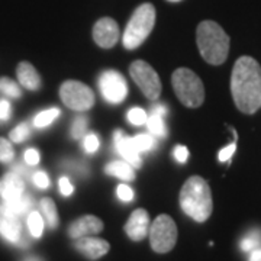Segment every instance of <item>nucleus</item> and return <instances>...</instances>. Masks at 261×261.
<instances>
[{
	"instance_id": "58836bf2",
	"label": "nucleus",
	"mask_w": 261,
	"mask_h": 261,
	"mask_svg": "<svg viewBox=\"0 0 261 261\" xmlns=\"http://www.w3.org/2000/svg\"><path fill=\"white\" fill-rule=\"evenodd\" d=\"M151 111H152L151 113H155V115H160V116H163V118H164V116L167 115L168 109L166 108V106H164V105L157 103V105H154V106L151 108Z\"/></svg>"
},
{
	"instance_id": "5701e85b",
	"label": "nucleus",
	"mask_w": 261,
	"mask_h": 261,
	"mask_svg": "<svg viewBox=\"0 0 261 261\" xmlns=\"http://www.w3.org/2000/svg\"><path fill=\"white\" fill-rule=\"evenodd\" d=\"M58 116H60V109H57V108L47 109L44 112L38 113L37 116H35V119H34V125L37 128H45V126L51 125L53 122L56 121Z\"/></svg>"
},
{
	"instance_id": "c85d7f7f",
	"label": "nucleus",
	"mask_w": 261,
	"mask_h": 261,
	"mask_svg": "<svg viewBox=\"0 0 261 261\" xmlns=\"http://www.w3.org/2000/svg\"><path fill=\"white\" fill-rule=\"evenodd\" d=\"M29 135H31V129H29L28 123H25V122L18 125L15 129L10 130V140L13 142H23Z\"/></svg>"
},
{
	"instance_id": "6ab92c4d",
	"label": "nucleus",
	"mask_w": 261,
	"mask_h": 261,
	"mask_svg": "<svg viewBox=\"0 0 261 261\" xmlns=\"http://www.w3.org/2000/svg\"><path fill=\"white\" fill-rule=\"evenodd\" d=\"M39 207H41V214L44 221L51 229H56L58 226V212H57V206L53 199L49 197H44L39 202Z\"/></svg>"
},
{
	"instance_id": "f704fd0d",
	"label": "nucleus",
	"mask_w": 261,
	"mask_h": 261,
	"mask_svg": "<svg viewBox=\"0 0 261 261\" xmlns=\"http://www.w3.org/2000/svg\"><path fill=\"white\" fill-rule=\"evenodd\" d=\"M32 181L34 185L39 189H47L49 186V180H48V176L44 173V171H37L34 176H32Z\"/></svg>"
},
{
	"instance_id": "a19ab883",
	"label": "nucleus",
	"mask_w": 261,
	"mask_h": 261,
	"mask_svg": "<svg viewBox=\"0 0 261 261\" xmlns=\"http://www.w3.org/2000/svg\"><path fill=\"white\" fill-rule=\"evenodd\" d=\"M25 261H42V260H39L38 257H29V258H27Z\"/></svg>"
},
{
	"instance_id": "a878e982",
	"label": "nucleus",
	"mask_w": 261,
	"mask_h": 261,
	"mask_svg": "<svg viewBox=\"0 0 261 261\" xmlns=\"http://www.w3.org/2000/svg\"><path fill=\"white\" fill-rule=\"evenodd\" d=\"M132 144L138 152H144V151H149L155 147V140L149 134H141V135H137L132 138Z\"/></svg>"
},
{
	"instance_id": "7c9ffc66",
	"label": "nucleus",
	"mask_w": 261,
	"mask_h": 261,
	"mask_svg": "<svg viewBox=\"0 0 261 261\" xmlns=\"http://www.w3.org/2000/svg\"><path fill=\"white\" fill-rule=\"evenodd\" d=\"M99 145H100V141H99V138L94 134H90V135L84 137V149L87 152H90V154L96 152L99 149Z\"/></svg>"
},
{
	"instance_id": "6e6552de",
	"label": "nucleus",
	"mask_w": 261,
	"mask_h": 261,
	"mask_svg": "<svg viewBox=\"0 0 261 261\" xmlns=\"http://www.w3.org/2000/svg\"><path fill=\"white\" fill-rule=\"evenodd\" d=\"M129 74L147 99L149 100L159 99L161 94V80L157 71L148 63L142 60L134 61L129 67Z\"/></svg>"
},
{
	"instance_id": "4c0bfd02",
	"label": "nucleus",
	"mask_w": 261,
	"mask_h": 261,
	"mask_svg": "<svg viewBox=\"0 0 261 261\" xmlns=\"http://www.w3.org/2000/svg\"><path fill=\"white\" fill-rule=\"evenodd\" d=\"M10 118V105L8 100H0V119L8 121Z\"/></svg>"
},
{
	"instance_id": "79ce46f5",
	"label": "nucleus",
	"mask_w": 261,
	"mask_h": 261,
	"mask_svg": "<svg viewBox=\"0 0 261 261\" xmlns=\"http://www.w3.org/2000/svg\"><path fill=\"white\" fill-rule=\"evenodd\" d=\"M168 2H171V3H177V2H180V0H168Z\"/></svg>"
},
{
	"instance_id": "72a5a7b5",
	"label": "nucleus",
	"mask_w": 261,
	"mask_h": 261,
	"mask_svg": "<svg viewBox=\"0 0 261 261\" xmlns=\"http://www.w3.org/2000/svg\"><path fill=\"white\" fill-rule=\"evenodd\" d=\"M173 155L177 163L180 164H185L189 159V149L185 145H176V148L173 149Z\"/></svg>"
},
{
	"instance_id": "c9c22d12",
	"label": "nucleus",
	"mask_w": 261,
	"mask_h": 261,
	"mask_svg": "<svg viewBox=\"0 0 261 261\" xmlns=\"http://www.w3.org/2000/svg\"><path fill=\"white\" fill-rule=\"evenodd\" d=\"M39 160H41V155H39V152H38L37 149H27V152H25V161H27L28 166H37L38 163H39Z\"/></svg>"
},
{
	"instance_id": "f8f14e48",
	"label": "nucleus",
	"mask_w": 261,
	"mask_h": 261,
	"mask_svg": "<svg viewBox=\"0 0 261 261\" xmlns=\"http://www.w3.org/2000/svg\"><path fill=\"white\" fill-rule=\"evenodd\" d=\"M103 231V222L93 215H84L82 218L75 219L68 226V235L73 240H79L83 237H92Z\"/></svg>"
},
{
	"instance_id": "ea45409f",
	"label": "nucleus",
	"mask_w": 261,
	"mask_h": 261,
	"mask_svg": "<svg viewBox=\"0 0 261 261\" xmlns=\"http://www.w3.org/2000/svg\"><path fill=\"white\" fill-rule=\"evenodd\" d=\"M250 261H261V247L260 248H255L254 251H251Z\"/></svg>"
},
{
	"instance_id": "4468645a",
	"label": "nucleus",
	"mask_w": 261,
	"mask_h": 261,
	"mask_svg": "<svg viewBox=\"0 0 261 261\" xmlns=\"http://www.w3.org/2000/svg\"><path fill=\"white\" fill-rule=\"evenodd\" d=\"M74 247L80 254H83L89 260H97L108 254L111 250V245L108 241L102 238H94V237H83L75 240Z\"/></svg>"
},
{
	"instance_id": "b1692460",
	"label": "nucleus",
	"mask_w": 261,
	"mask_h": 261,
	"mask_svg": "<svg viewBox=\"0 0 261 261\" xmlns=\"http://www.w3.org/2000/svg\"><path fill=\"white\" fill-rule=\"evenodd\" d=\"M28 228L34 238H39L44 232V218L38 212H31L28 215Z\"/></svg>"
},
{
	"instance_id": "f3484780",
	"label": "nucleus",
	"mask_w": 261,
	"mask_h": 261,
	"mask_svg": "<svg viewBox=\"0 0 261 261\" xmlns=\"http://www.w3.org/2000/svg\"><path fill=\"white\" fill-rule=\"evenodd\" d=\"M16 74H18L19 83L22 84V87L28 89V90H38L41 87V77L35 70V67L28 63V61H22L16 68Z\"/></svg>"
},
{
	"instance_id": "c756f323",
	"label": "nucleus",
	"mask_w": 261,
	"mask_h": 261,
	"mask_svg": "<svg viewBox=\"0 0 261 261\" xmlns=\"http://www.w3.org/2000/svg\"><path fill=\"white\" fill-rule=\"evenodd\" d=\"M86 130H87V119L84 116L75 118L74 123L71 126V137L74 140H80L86 135Z\"/></svg>"
},
{
	"instance_id": "0eeeda50",
	"label": "nucleus",
	"mask_w": 261,
	"mask_h": 261,
	"mask_svg": "<svg viewBox=\"0 0 261 261\" xmlns=\"http://www.w3.org/2000/svg\"><path fill=\"white\" fill-rule=\"evenodd\" d=\"M60 97L67 108L77 112L89 111L94 105L93 90L89 86L75 82V80H68L61 84Z\"/></svg>"
},
{
	"instance_id": "423d86ee",
	"label": "nucleus",
	"mask_w": 261,
	"mask_h": 261,
	"mask_svg": "<svg viewBox=\"0 0 261 261\" xmlns=\"http://www.w3.org/2000/svg\"><path fill=\"white\" fill-rule=\"evenodd\" d=\"M149 244L159 254H166L174 248L177 243V226L168 215H160L149 225Z\"/></svg>"
},
{
	"instance_id": "9d476101",
	"label": "nucleus",
	"mask_w": 261,
	"mask_h": 261,
	"mask_svg": "<svg viewBox=\"0 0 261 261\" xmlns=\"http://www.w3.org/2000/svg\"><path fill=\"white\" fill-rule=\"evenodd\" d=\"M121 32L118 23L112 18L99 19L93 27V39L94 42L100 48H112L119 41Z\"/></svg>"
},
{
	"instance_id": "2f4dec72",
	"label": "nucleus",
	"mask_w": 261,
	"mask_h": 261,
	"mask_svg": "<svg viewBox=\"0 0 261 261\" xmlns=\"http://www.w3.org/2000/svg\"><path fill=\"white\" fill-rule=\"evenodd\" d=\"M116 193H118V197L122 202H130L134 199V190L126 185H119L116 189Z\"/></svg>"
},
{
	"instance_id": "cd10ccee",
	"label": "nucleus",
	"mask_w": 261,
	"mask_h": 261,
	"mask_svg": "<svg viewBox=\"0 0 261 261\" xmlns=\"http://www.w3.org/2000/svg\"><path fill=\"white\" fill-rule=\"evenodd\" d=\"M126 118H128L129 123L135 125V126H141V125H144L147 122L148 115H147L145 111H142L141 108H132L128 112V115H126Z\"/></svg>"
},
{
	"instance_id": "1a4fd4ad",
	"label": "nucleus",
	"mask_w": 261,
	"mask_h": 261,
	"mask_svg": "<svg viewBox=\"0 0 261 261\" xmlns=\"http://www.w3.org/2000/svg\"><path fill=\"white\" fill-rule=\"evenodd\" d=\"M99 89L105 100L113 105L123 102L128 94V84L125 77L115 70L103 71L99 77Z\"/></svg>"
},
{
	"instance_id": "393cba45",
	"label": "nucleus",
	"mask_w": 261,
	"mask_h": 261,
	"mask_svg": "<svg viewBox=\"0 0 261 261\" xmlns=\"http://www.w3.org/2000/svg\"><path fill=\"white\" fill-rule=\"evenodd\" d=\"M0 92L5 96L13 97V99H18V97L22 96V92H20V87L18 86V83L10 80L8 77H2L0 79Z\"/></svg>"
},
{
	"instance_id": "9b49d317",
	"label": "nucleus",
	"mask_w": 261,
	"mask_h": 261,
	"mask_svg": "<svg viewBox=\"0 0 261 261\" xmlns=\"http://www.w3.org/2000/svg\"><path fill=\"white\" fill-rule=\"evenodd\" d=\"M0 235L12 244H19L22 240L20 218L12 214L3 203L0 205Z\"/></svg>"
},
{
	"instance_id": "39448f33",
	"label": "nucleus",
	"mask_w": 261,
	"mask_h": 261,
	"mask_svg": "<svg viewBox=\"0 0 261 261\" xmlns=\"http://www.w3.org/2000/svg\"><path fill=\"white\" fill-rule=\"evenodd\" d=\"M171 84L178 100L187 108H199L205 100V87L199 75L189 68H178L171 75Z\"/></svg>"
},
{
	"instance_id": "a211bd4d",
	"label": "nucleus",
	"mask_w": 261,
	"mask_h": 261,
	"mask_svg": "<svg viewBox=\"0 0 261 261\" xmlns=\"http://www.w3.org/2000/svg\"><path fill=\"white\" fill-rule=\"evenodd\" d=\"M105 171H106V174L121 178V180H126V181L135 180L134 167L130 164H128L125 160L123 161H112V163H109L106 166V168H105Z\"/></svg>"
},
{
	"instance_id": "e433bc0d",
	"label": "nucleus",
	"mask_w": 261,
	"mask_h": 261,
	"mask_svg": "<svg viewBox=\"0 0 261 261\" xmlns=\"http://www.w3.org/2000/svg\"><path fill=\"white\" fill-rule=\"evenodd\" d=\"M73 190H74V187L73 185L70 183V180L67 177H61L60 178V192H61V195L63 196H70L73 193Z\"/></svg>"
},
{
	"instance_id": "aec40b11",
	"label": "nucleus",
	"mask_w": 261,
	"mask_h": 261,
	"mask_svg": "<svg viewBox=\"0 0 261 261\" xmlns=\"http://www.w3.org/2000/svg\"><path fill=\"white\" fill-rule=\"evenodd\" d=\"M3 205L6 206L9 209L12 214H15L16 216H23V215H29V211L32 209V205H34V200L29 195L20 196L16 200H12V202H3Z\"/></svg>"
},
{
	"instance_id": "f03ea898",
	"label": "nucleus",
	"mask_w": 261,
	"mask_h": 261,
	"mask_svg": "<svg viewBox=\"0 0 261 261\" xmlns=\"http://www.w3.org/2000/svg\"><path fill=\"white\" fill-rule=\"evenodd\" d=\"M180 207L196 222H205L212 215V192L205 178L192 176L183 185L178 196Z\"/></svg>"
},
{
	"instance_id": "20e7f679",
	"label": "nucleus",
	"mask_w": 261,
	"mask_h": 261,
	"mask_svg": "<svg viewBox=\"0 0 261 261\" xmlns=\"http://www.w3.org/2000/svg\"><path fill=\"white\" fill-rule=\"evenodd\" d=\"M155 25V9L151 3H142L137 8L125 28L122 44L126 49H135L144 44Z\"/></svg>"
},
{
	"instance_id": "dca6fc26",
	"label": "nucleus",
	"mask_w": 261,
	"mask_h": 261,
	"mask_svg": "<svg viewBox=\"0 0 261 261\" xmlns=\"http://www.w3.org/2000/svg\"><path fill=\"white\" fill-rule=\"evenodd\" d=\"M23 193H25V183L20 174L10 171L0 178V197L3 199V202L16 200Z\"/></svg>"
},
{
	"instance_id": "4be33fe9",
	"label": "nucleus",
	"mask_w": 261,
	"mask_h": 261,
	"mask_svg": "<svg viewBox=\"0 0 261 261\" xmlns=\"http://www.w3.org/2000/svg\"><path fill=\"white\" fill-rule=\"evenodd\" d=\"M240 247L244 252H251L254 251L255 248H260L261 247V232L260 231H251L248 235H245L241 243H240Z\"/></svg>"
},
{
	"instance_id": "ddd939ff",
	"label": "nucleus",
	"mask_w": 261,
	"mask_h": 261,
	"mask_svg": "<svg viewBox=\"0 0 261 261\" xmlns=\"http://www.w3.org/2000/svg\"><path fill=\"white\" fill-rule=\"evenodd\" d=\"M125 232L132 241H142L149 232V215L145 209H137L125 224Z\"/></svg>"
},
{
	"instance_id": "473e14b6",
	"label": "nucleus",
	"mask_w": 261,
	"mask_h": 261,
	"mask_svg": "<svg viewBox=\"0 0 261 261\" xmlns=\"http://www.w3.org/2000/svg\"><path fill=\"white\" fill-rule=\"evenodd\" d=\"M235 149H237V144H235V142L229 144V145H226L225 148H222L221 151H219V154H218V160H219L221 163L229 161L231 157L233 155V152H235Z\"/></svg>"
},
{
	"instance_id": "f257e3e1",
	"label": "nucleus",
	"mask_w": 261,
	"mask_h": 261,
	"mask_svg": "<svg viewBox=\"0 0 261 261\" xmlns=\"http://www.w3.org/2000/svg\"><path fill=\"white\" fill-rule=\"evenodd\" d=\"M231 93L238 111L252 115L261 108V67L252 57L235 61L231 75Z\"/></svg>"
},
{
	"instance_id": "bb28decb",
	"label": "nucleus",
	"mask_w": 261,
	"mask_h": 261,
	"mask_svg": "<svg viewBox=\"0 0 261 261\" xmlns=\"http://www.w3.org/2000/svg\"><path fill=\"white\" fill-rule=\"evenodd\" d=\"M15 159V149L9 141L0 138V163H10Z\"/></svg>"
},
{
	"instance_id": "2eb2a0df",
	"label": "nucleus",
	"mask_w": 261,
	"mask_h": 261,
	"mask_svg": "<svg viewBox=\"0 0 261 261\" xmlns=\"http://www.w3.org/2000/svg\"><path fill=\"white\" fill-rule=\"evenodd\" d=\"M113 142H115L116 151L121 154L128 164H130L134 168H140L142 166V160L140 157V152L134 147L130 137L125 135L122 130H115Z\"/></svg>"
},
{
	"instance_id": "7ed1b4c3",
	"label": "nucleus",
	"mask_w": 261,
	"mask_h": 261,
	"mask_svg": "<svg viewBox=\"0 0 261 261\" xmlns=\"http://www.w3.org/2000/svg\"><path fill=\"white\" fill-rule=\"evenodd\" d=\"M196 42L206 63L224 64L229 53V37L214 20H203L196 31Z\"/></svg>"
},
{
	"instance_id": "412c9836",
	"label": "nucleus",
	"mask_w": 261,
	"mask_h": 261,
	"mask_svg": "<svg viewBox=\"0 0 261 261\" xmlns=\"http://www.w3.org/2000/svg\"><path fill=\"white\" fill-rule=\"evenodd\" d=\"M147 126L148 130L151 132L152 137H159V138H164L167 135V128H166V123L163 116L155 115V113H151L148 118H147Z\"/></svg>"
}]
</instances>
